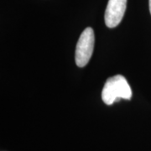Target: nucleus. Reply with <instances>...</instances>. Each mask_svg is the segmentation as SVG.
I'll return each mask as SVG.
<instances>
[{"label":"nucleus","mask_w":151,"mask_h":151,"mask_svg":"<svg viewBox=\"0 0 151 151\" xmlns=\"http://www.w3.org/2000/svg\"><path fill=\"white\" fill-rule=\"evenodd\" d=\"M131 97V87L124 76L116 75L106 81L102 92V99L107 105H112L120 99L130 100Z\"/></svg>","instance_id":"1"},{"label":"nucleus","mask_w":151,"mask_h":151,"mask_svg":"<svg viewBox=\"0 0 151 151\" xmlns=\"http://www.w3.org/2000/svg\"><path fill=\"white\" fill-rule=\"evenodd\" d=\"M95 43V35L92 28L83 30L76 48V63L79 67H84L92 57Z\"/></svg>","instance_id":"2"},{"label":"nucleus","mask_w":151,"mask_h":151,"mask_svg":"<svg viewBox=\"0 0 151 151\" xmlns=\"http://www.w3.org/2000/svg\"><path fill=\"white\" fill-rule=\"evenodd\" d=\"M126 4L127 0H108L105 12V24L108 28H115L122 21Z\"/></svg>","instance_id":"3"},{"label":"nucleus","mask_w":151,"mask_h":151,"mask_svg":"<svg viewBox=\"0 0 151 151\" xmlns=\"http://www.w3.org/2000/svg\"><path fill=\"white\" fill-rule=\"evenodd\" d=\"M149 5H150V12L151 14V0L149 1Z\"/></svg>","instance_id":"4"}]
</instances>
